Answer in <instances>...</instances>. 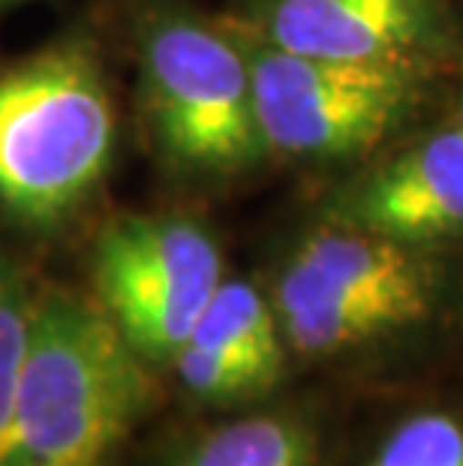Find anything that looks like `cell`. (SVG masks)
<instances>
[{
	"mask_svg": "<svg viewBox=\"0 0 463 466\" xmlns=\"http://www.w3.org/2000/svg\"><path fill=\"white\" fill-rule=\"evenodd\" d=\"M364 466H463V410H409L379 436Z\"/></svg>",
	"mask_w": 463,
	"mask_h": 466,
	"instance_id": "12",
	"label": "cell"
},
{
	"mask_svg": "<svg viewBox=\"0 0 463 466\" xmlns=\"http://www.w3.org/2000/svg\"><path fill=\"white\" fill-rule=\"evenodd\" d=\"M367 160L313 214L425 253L463 244V130L455 121L403 133Z\"/></svg>",
	"mask_w": 463,
	"mask_h": 466,
	"instance_id": "8",
	"label": "cell"
},
{
	"mask_svg": "<svg viewBox=\"0 0 463 466\" xmlns=\"http://www.w3.org/2000/svg\"><path fill=\"white\" fill-rule=\"evenodd\" d=\"M106 6L0 64V229L48 259L106 214L126 115Z\"/></svg>",
	"mask_w": 463,
	"mask_h": 466,
	"instance_id": "1",
	"label": "cell"
},
{
	"mask_svg": "<svg viewBox=\"0 0 463 466\" xmlns=\"http://www.w3.org/2000/svg\"><path fill=\"white\" fill-rule=\"evenodd\" d=\"M78 250V283L156 370L186 343L229 274L216 229L184 208L106 211Z\"/></svg>",
	"mask_w": 463,
	"mask_h": 466,
	"instance_id": "6",
	"label": "cell"
},
{
	"mask_svg": "<svg viewBox=\"0 0 463 466\" xmlns=\"http://www.w3.org/2000/svg\"><path fill=\"white\" fill-rule=\"evenodd\" d=\"M45 259L0 229V440L13 419Z\"/></svg>",
	"mask_w": 463,
	"mask_h": 466,
	"instance_id": "11",
	"label": "cell"
},
{
	"mask_svg": "<svg viewBox=\"0 0 463 466\" xmlns=\"http://www.w3.org/2000/svg\"><path fill=\"white\" fill-rule=\"evenodd\" d=\"M22 4H31V0H0V22H4V18L13 13L15 6H22Z\"/></svg>",
	"mask_w": 463,
	"mask_h": 466,
	"instance_id": "14",
	"label": "cell"
},
{
	"mask_svg": "<svg viewBox=\"0 0 463 466\" xmlns=\"http://www.w3.org/2000/svg\"><path fill=\"white\" fill-rule=\"evenodd\" d=\"M126 466H325V431L307 400H259L139 440Z\"/></svg>",
	"mask_w": 463,
	"mask_h": 466,
	"instance_id": "10",
	"label": "cell"
},
{
	"mask_svg": "<svg viewBox=\"0 0 463 466\" xmlns=\"http://www.w3.org/2000/svg\"><path fill=\"white\" fill-rule=\"evenodd\" d=\"M455 69H460V87H458V108H455V124L463 130V48H460V57H458V64Z\"/></svg>",
	"mask_w": 463,
	"mask_h": 466,
	"instance_id": "13",
	"label": "cell"
},
{
	"mask_svg": "<svg viewBox=\"0 0 463 466\" xmlns=\"http://www.w3.org/2000/svg\"><path fill=\"white\" fill-rule=\"evenodd\" d=\"M115 39L133 66V124L175 184L220 190L268 166L247 39L193 0H117Z\"/></svg>",
	"mask_w": 463,
	"mask_h": 466,
	"instance_id": "2",
	"label": "cell"
},
{
	"mask_svg": "<svg viewBox=\"0 0 463 466\" xmlns=\"http://www.w3.org/2000/svg\"><path fill=\"white\" fill-rule=\"evenodd\" d=\"M163 400V370L82 283L45 271L0 466H126Z\"/></svg>",
	"mask_w": 463,
	"mask_h": 466,
	"instance_id": "3",
	"label": "cell"
},
{
	"mask_svg": "<svg viewBox=\"0 0 463 466\" xmlns=\"http://www.w3.org/2000/svg\"><path fill=\"white\" fill-rule=\"evenodd\" d=\"M289 361L265 286L226 274L163 376L190 403L220 412L274 398Z\"/></svg>",
	"mask_w": 463,
	"mask_h": 466,
	"instance_id": "9",
	"label": "cell"
},
{
	"mask_svg": "<svg viewBox=\"0 0 463 466\" xmlns=\"http://www.w3.org/2000/svg\"><path fill=\"white\" fill-rule=\"evenodd\" d=\"M223 15L253 43L322 61L446 73L463 48L455 0H232Z\"/></svg>",
	"mask_w": 463,
	"mask_h": 466,
	"instance_id": "7",
	"label": "cell"
},
{
	"mask_svg": "<svg viewBox=\"0 0 463 466\" xmlns=\"http://www.w3.org/2000/svg\"><path fill=\"white\" fill-rule=\"evenodd\" d=\"M247 52L265 154L286 166L367 160L416 124L442 76L416 64L322 61L253 39Z\"/></svg>",
	"mask_w": 463,
	"mask_h": 466,
	"instance_id": "5",
	"label": "cell"
},
{
	"mask_svg": "<svg viewBox=\"0 0 463 466\" xmlns=\"http://www.w3.org/2000/svg\"><path fill=\"white\" fill-rule=\"evenodd\" d=\"M262 286L292 359L325 364L421 329L442 310L451 283L446 253L310 214Z\"/></svg>",
	"mask_w": 463,
	"mask_h": 466,
	"instance_id": "4",
	"label": "cell"
}]
</instances>
